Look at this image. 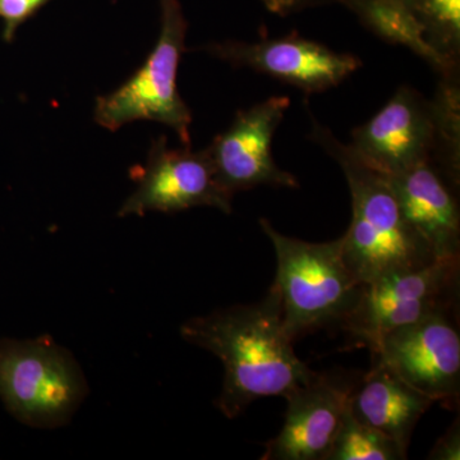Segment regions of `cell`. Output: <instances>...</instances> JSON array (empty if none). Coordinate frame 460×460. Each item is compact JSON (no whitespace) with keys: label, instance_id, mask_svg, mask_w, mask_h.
<instances>
[{"label":"cell","instance_id":"obj_1","mask_svg":"<svg viewBox=\"0 0 460 460\" xmlns=\"http://www.w3.org/2000/svg\"><path fill=\"white\" fill-rule=\"evenodd\" d=\"M181 335L222 361L224 381L217 407L229 420L241 416L257 399L287 398L314 374L296 357L272 286L256 304L232 305L186 321Z\"/></svg>","mask_w":460,"mask_h":460},{"label":"cell","instance_id":"obj_2","mask_svg":"<svg viewBox=\"0 0 460 460\" xmlns=\"http://www.w3.org/2000/svg\"><path fill=\"white\" fill-rule=\"evenodd\" d=\"M310 138L341 166L352 199V220L341 238V253L361 286L378 278L435 261L428 244L405 220L385 175L335 137L310 111Z\"/></svg>","mask_w":460,"mask_h":460},{"label":"cell","instance_id":"obj_3","mask_svg":"<svg viewBox=\"0 0 460 460\" xmlns=\"http://www.w3.org/2000/svg\"><path fill=\"white\" fill-rule=\"evenodd\" d=\"M260 226L274 246L278 268L272 287L279 296L284 328L293 341L316 330L343 325L362 286L341 253V238L311 243L281 234L265 217Z\"/></svg>","mask_w":460,"mask_h":460},{"label":"cell","instance_id":"obj_4","mask_svg":"<svg viewBox=\"0 0 460 460\" xmlns=\"http://www.w3.org/2000/svg\"><path fill=\"white\" fill-rule=\"evenodd\" d=\"M87 394L74 354L50 337L0 338V401L18 422L35 429L65 426Z\"/></svg>","mask_w":460,"mask_h":460},{"label":"cell","instance_id":"obj_5","mask_svg":"<svg viewBox=\"0 0 460 460\" xmlns=\"http://www.w3.org/2000/svg\"><path fill=\"white\" fill-rule=\"evenodd\" d=\"M162 30L144 66L109 95L96 99L95 120L115 132L135 120H153L171 127L184 146H190L192 113L178 91V68L186 51L189 22L180 0H159Z\"/></svg>","mask_w":460,"mask_h":460},{"label":"cell","instance_id":"obj_6","mask_svg":"<svg viewBox=\"0 0 460 460\" xmlns=\"http://www.w3.org/2000/svg\"><path fill=\"white\" fill-rule=\"evenodd\" d=\"M459 271L460 259L435 260L365 284L341 329L374 352L393 330L458 308Z\"/></svg>","mask_w":460,"mask_h":460},{"label":"cell","instance_id":"obj_7","mask_svg":"<svg viewBox=\"0 0 460 460\" xmlns=\"http://www.w3.org/2000/svg\"><path fill=\"white\" fill-rule=\"evenodd\" d=\"M458 308L393 330L371 352L405 383L435 402L456 408L460 395Z\"/></svg>","mask_w":460,"mask_h":460},{"label":"cell","instance_id":"obj_8","mask_svg":"<svg viewBox=\"0 0 460 460\" xmlns=\"http://www.w3.org/2000/svg\"><path fill=\"white\" fill-rule=\"evenodd\" d=\"M137 189L124 201L118 217L148 211L178 213L199 206L232 213L233 196L220 186L208 148H171L164 136L154 141L144 168H136Z\"/></svg>","mask_w":460,"mask_h":460},{"label":"cell","instance_id":"obj_9","mask_svg":"<svg viewBox=\"0 0 460 460\" xmlns=\"http://www.w3.org/2000/svg\"><path fill=\"white\" fill-rule=\"evenodd\" d=\"M289 105L288 96H271L239 111L228 129L206 147L217 181L230 195L260 186L298 189L295 175L279 168L272 156V140Z\"/></svg>","mask_w":460,"mask_h":460},{"label":"cell","instance_id":"obj_10","mask_svg":"<svg viewBox=\"0 0 460 460\" xmlns=\"http://www.w3.org/2000/svg\"><path fill=\"white\" fill-rule=\"evenodd\" d=\"M349 146L366 164L385 175L434 159L438 147L434 100L413 87H399L368 122L353 129Z\"/></svg>","mask_w":460,"mask_h":460},{"label":"cell","instance_id":"obj_11","mask_svg":"<svg viewBox=\"0 0 460 460\" xmlns=\"http://www.w3.org/2000/svg\"><path fill=\"white\" fill-rule=\"evenodd\" d=\"M201 50L230 66H246L283 81L305 95L338 86L363 65L353 54L338 53L296 32L253 42H211Z\"/></svg>","mask_w":460,"mask_h":460},{"label":"cell","instance_id":"obj_12","mask_svg":"<svg viewBox=\"0 0 460 460\" xmlns=\"http://www.w3.org/2000/svg\"><path fill=\"white\" fill-rule=\"evenodd\" d=\"M359 378L347 372H314L287 396L279 434L265 444L262 460H326Z\"/></svg>","mask_w":460,"mask_h":460},{"label":"cell","instance_id":"obj_13","mask_svg":"<svg viewBox=\"0 0 460 460\" xmlns=\"http://www.w3.org/2000/svg\"><path fill=\"white\" fill-rule=\"evenodd\" d=\"M385 177L405 220L435 259H460L459 187L431 160Z\"/></svg>","mask_w":460,"mask_h":460},{"label":"cell","instance_id":"obj_14","mask_svg":"<svg viewBox=\"0 0 460 460\" xmlns=\"http://www.w3.org/2000/svg\"><path fill=\"white\" fill-rule=\"evenodd\" d=\"M435 402L411 387L383 363L372 361L350 398L353 416L408 450L411 435Z\"/></svg>","mask_w":460,"mask_h":460},{"label":"cell","instance_id":"obj_15","mask_svg":"<svg viewBox=\"0 0 460 460\" xmlns=\"http://www.w3.org/2000/svg\"><path fill=\"white\" fill-rule=\"evenodd\" d=\"M352 12L363 27L381 40L402 45L422 58L444 80H460V66L454 65L429 44L425 27L399 0H337Z\"/></svg>","mask_w":460,"mask_h":460},{"label":"cell","instance_id":"obj_16","mask_svg":"<svg viewBox=\"0 0 460 460\" xmlns=\"http://www.w3.org/2000/svg\"><path fill=\"white\" fill-rule=\"evenodd\" d=\"M407 452L389 436L357 420L348 407L326 460H402Z\"/></svg>","mask_w":460,"mask_h":460},{"label":"cell","instance_id":"obj_17","mask_svg":"<svg viewBox=\"0 0 460 460\" xmlns=\"http://www.w3.org/2000/svg\"><path fill=\"white\" fill-rule=\"evenodd\" d=\"M422 26L432 47L460 66V0H399Z\"/></svg>","mask_w":460,"mask_h":460},{"label":"cell","instance_id":"obj_18","mask_svg":"<svg viewBox=\"0 0 460 460\" xmlns=\"http://www.w3.org/2000/svg\"><path fill=\"white\" fill-rule=\"evenodd\" d=\"M50 0H0V18L4 23L3 39L12 42L16 38L18 27L35 16Z\"/></svg>","mask_w":460,"mask_h":460},{"label":"cell","instance_id":"obj_19","mask_svg":"<svg viewBox=\"0 0 460 460\" xmlns=\"http://www.w3.org/2000/svg\"><path fill=\"white\" fill-rule=\"evenodd\" d=\"M429 459L459 460L460 459V425L459 420L454 422L445 432L429 454Z\"/></svg>","mask_w":460,"mask_h":460},{"label":"cell","instance_id":"obj_20","mask_svg":"<svg viewBox=\"0 0 460 460\" xmlns=\"http://www.w3.org/2000/svg\"><path fill=\"white\" fill-rule=\"evenodd\" d=\"M260 2L270 13L287 17L305 9L337 3V0H260Z\"/></svg>","mask_w":460,"mask_h":460}]
</instances>
